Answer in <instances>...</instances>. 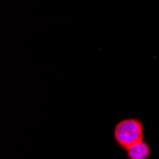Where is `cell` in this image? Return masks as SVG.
<instances>
[{
	"mask_svg": "<svg viewBox=\"0 0 159 159\" xmlns=\"http://www.w3.org/2000/svg\"><path fill=\"white\" fill-rule=\"evenodd\" d=\"M151 150L149 145L144 141H141L134 146L127 150V155L129 159H147L150 155Z\"/></svg>",
	"mask_w": 159,
	"mask_h": 159,
	"instance_id": "cell-2",
	"label": "cell"
},
{
	"mask_svg": "<svg viewBox=\"0 0 159 159\" xmlns=\"http://www.w3.org/2000/svg\"><path fill=\"white\" fill-rule=\"evenodd\" d=\"M143 124L140 120L129 118L120 121L114 129V138L122 148L128 150L143 141Z\"/></svg>",
	"mask_w": 159,
	"mask_h": 159,
	"instance_id": "cell-1",
	"label": "cell"
}]
</instances>
